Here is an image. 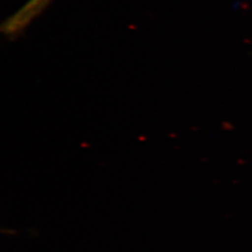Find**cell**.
Masks as SVG:
<instances>
[{
    "mask_svg": "<svg viewBox=\"0 0 252 252\" xmlns=\"http://www.w3.org/2000/svg\"><path fill=\"white\" fill-rule=\"evenodd\" d=\"M52 0H29L19 9L18 11L10 16L1 27L3 33L7 36H14L24 30L26 27L36 18V16L45 9Z\"/></svg>",
    "mask_w": 252,
    "mask_h": 252,
    "instance_id": "obj_1",
    "label": "cell"
}]
</instances>
